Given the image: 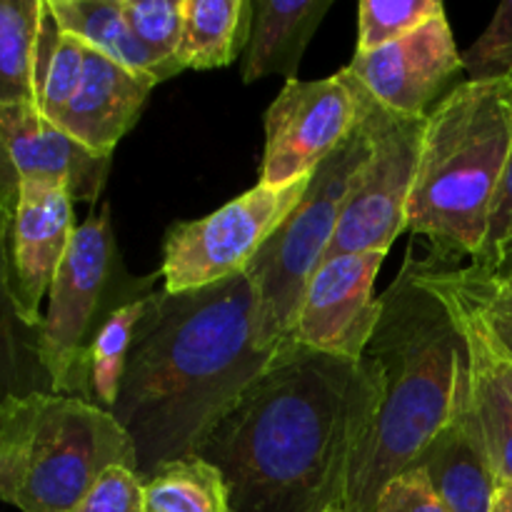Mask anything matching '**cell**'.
I'll return each instance as SVG.
<instances>
[{"label": "cell", "instance_id": "7c38bea8", "mask_svg": "<svg viewBox=\"0 0 512 512\" xmlns=\"http://www.w3.org/2000/svg\"><path fill=\"white\" fill-rule=\"evenodd\" d=\"M385 255L370 250L325 260L310 278L288 340L335 358L363 360L380 320L375 278Z\"/></svg>", "mask_w": 512, "mask_h": 512}, {"label": "cell", "instance_id": "3957f363", "mask_svg": "<svg viewBox=\"0 0 512 512\" xmlns=\"http://www.w3.org/2000/svg\"><path fill=\"white\" fill-rule=\"evenodd\" d=\"M378 298L380 320L365 355L383 375V400L355 455L343 512H373L385 485L413 468L453 415L470 363L463 325L440 295L420 283L413 248Z\"/></svg>", "mask_w": 512, "mask_h": 512}, {"label": "cell", "instance_id": "f546056e", "mask_svg": "<svg viewBox=\"0 0 512 512\" xmlns=\"http://www.w3.org/2000/svg\"><path fill=\"white\" fill-rule=\"evenodd\" d=\"M70 512H143V480L128 468H110Z\"/></svg>", "mask_w": 512, "mask_h": 512}, {"label": "cell", "instance_id": "52a82bcc", "mask_svg": "<svg viewBox=\"0 0 512 512\" xmlns=\"http://www.w3.org/2000/svg\"><path fill=\"white\" fill-rule=\"evenodd\" d=\"M368 155L370 138L358 123L343 145L313 170L298 208L245 270L255 293V338L268 353L290 338L310 278L323 265L345 200Z\"/></svg>", "mask_w": 512, "mask_h": 512}, {"label": "cell", "instance_id": "8992f818", "mask_svg": "<svg viewBox=\"0 0 512 512\" xmlns=\"http://www.w3.org/2000/svg\"><path fill=\"white\" fill-rule=\"evenodd\" d=\"M160 273L133 275L125 268L110 223V205L78 225L48 293L40 350L58 395L90 403L88 353L105 320L125 303L158 290Z\"/></svg>", "mask_w": 512, "mask_h": 512}, {"label": "cell", "instance_id": "603a6c76", "mask_svg": "<svg viewBox=\"0 0 512 512\" xmlns=\"http://www.w3.org/2000/svg\"><path fill=\"white\" fill-rule=\"evenodd\" d=\"M85 50H88V45L75 35L65 33L55 20L48 0H43L38 43H35L33 88L35 108L50 123L58 120V115L63 113V108L78 90L85 68Z\"/></svg>", "mask_w": 512, "mask_h": 512}, {"label": "cell", "instance_id": "44dd1931", "mask_svg": "<svg viewBox=\"0 0 512 512\" xmlns=\"http://www.w3.org/2000/svg\"><path fill=\"white\" fill-rule=\"evenodd\" d=\"M183 15V68H225L248 48L253 30L250 0H183Z\"/></svg>", "mask_w": 512, "mask_h": 512}, {"label": "cell", "instance_id": "d4e9b609", "mask_svg": "<svg viewBox=\"0 0 512 512\" xmlns=\"http://www.w3.org/2000/svg\"><path fill=\"white\" fill-rule=\"evenodd\" d=\"M43 0H0V108L35 105L33 68Z\"/></svg>", "mask_w": 512, "mask_h": 512}, {"label": "cell", "instance_id": "7a4b0ae2", "mask_svg": "<svg viewBox=\"0 0 512 512\" xmlns=\"http://www.w3.org/2000/svg\"><path fill=\"white\" fill-rule=\"evenodd\" d=\"M273 353L255 338L248 273L185 293L155 290L110 410L133 440L140 480L198 453Z\"/></svg>", "mask_w": 512, "mask_h": 512}, {"label": "cell", "instance_id": "5bb4252c", "mask_svg": "<svg viewBox=\"0 0 512 512\" xmlns=\"http://www.w3.org/2000/svg\"><path fill=\"white\" fill-rule=\"evenodd\" d=\"M75 228L73 198L65 185L23 183L8 225V265L15 303L33 328L43 325L40 305L68 255Z\"/></svg>", "mask_w": 512, "mask_h": 512}, {"label": "cell", "instance_id": "2e32d148", "mask_svg": "<svg viewBox=\"0 0 512 512\" xmlns=\"http://www.w3.org/2000/svg\"><path fill=\"white\" fill-rule=\"evenodd\" d=\"M155 83L98 50H85V68L78 90L55 125L88 150L113 155L115 145L138 123Z\"/></svg>", "mask_w": 512, "mask_h": 512}, {"label": "cell", "instance_id": "4fadbf2b", "mask_svg": "<svg viewBox=\"0 0 512 512\" xmlns=\"http://www.w3.org/2000/svg\"><path fill=\"white\" fill-rule=\"evenodd\" d=\"M350 73L385 108L425 118L445 95L458 88L463 53L445 13L435 15L405 38L370 53H355Z\"/></svg>", "mask_w": 512, "mask_h": 512}, {"label": "cell", "instance_id": "5b68a950", "mask_svg": "<svg viewBox=\"0 0 512 512\" xmlns=\"http://www.w3.org/2000/svg\"><path fill=\"white\" fill-rule=\"evenodd\" d=\"M110 468L138 475L133 440L108 410L55 393L0 405V503L70 512Z\"/></svg>", "mask_w": 512, "mask_h": 512}, {"label": "cell", "instance_id": "d6a6232c", "mask_svg": "<svg viewBox=\"0 0 512 512\" xmlns=\"http://www.w3.org/2000/svg\"><path fill=\"white\" fill-rule=\"evenodd\" d=\"M475 268L490 273L495 280H498V283H503L505 288H512V240L498 250V255H495L488 265H475Z\"/></svg>", "mask_w": 512, "mask_h": 512}, {"label": "cell", "instance_id": "8fae6325", "mask_svg": "<svg viewBox=\"0 0 512 512\" xmlns=\"http://www.w3.org/2000/svg\"><path fill=\"white\" fill-rule=\"evenodd\" d=\"M113 155L80 145L50 123L33 103L0 108V210L13 215L28 180L60 183L73 203H95L103 193Z\"/></svg>", "mask_w": 512, "mask_h": 512}, {"label": "cell", "instance_id": "f1b7e54d", "mask_svg": "<svg viewBox=\"0 0 512 512\" xmlns=\"http://www.w3.org/2000/svg\"><path fill=\"white\" fill-rule=\"evenodd\" d=\"M468 80H498L512 73V0L498 5L485 33L463 53Z\"/></svg>", "mask_w": 512, "mask_h": 512}, {"label": "cell", "instance_id": "7402d4cb", "mask_svg": "<svg viewBox=\"0 0 512 512\" xmlns=\"http://www.w3.org/2000/svg\"><path fill=\"white\" fill-rule=\"evenodd\" d=\"M458 318V315H455ZM465 338L470 350V395H473L475 420L488 450L490 465L498 483L512 485V395L500 375L498 358L483 338L465 320Z\"/></svg>", "mask_w": 512, "mask_h": 512}, {"label": "cell", "instance_id": "30bf717a", "mask_svg": "<svg viewBox=\"0 0 512 512\" xmlns=\"http://www.w3.org/2000/svg\"><path fill=\"white\" fill-rule=\"evenodd\" d=\"M358 125V105L338 75L288 80L265 113L260 183L288 185L313 175Z\"/></svg>", "mask_w": 512, "mask_h": 512}, {"label": "cell", "instance_id": "4dcf8cb0", "mask_svg": "<svg viewBox=\"0 0 512 512\" xmlns=\"http://www.w3.org/2000/svg\"><path fill=\"white\" fill-rule=\"evenodd\" d=\"M373 512H448L423 468H408L390 480Z\"/></svg>", "mask_w": 512, "mask_h": 512}, {"label": "cell", "instance_id": "ac0fdd59", "mask_svg": "<svg viewBox=\"0 0 512 512\" xmlns=\"http://www.w3.org/2000/svg\"><path fill=\"white\" fill-rule=\"evenodd\" d=\"M415 265L420 283L440 295L500 360L512 365V288L470 263L450 265L430 255Z\"/></svg>", "mask_w": 512, "mask_h": 512}, {"label": "cell", "instance_id": "1f68e13d", "mask_svg": "<svg viewBox=\"0 0 512 512\" xmlns=\"http://www.w3.org/2000/svg\"><path fill=\"white\" fill-rule=\"evenodd\" d=\"M510 85H512V73L508 75ZM512 240V148H510V158H508V168H505L503 183H500L498 198H495L493 205V215H490V228H488V238H485L483 253L473 260V265H488L490 260L498 255V250L503 248L505 243Z\"/></svg>", "mask_w": 512, "mask_h": 512}, {"label": "cell", "instance_id": "cb8c5ba5", "mask_svg": "<svg viewBox=\"0 0 512 512\" xmlns=\"http://www.w3.org/2000/svg\"><path fill=\"white\" fill-rule=\"evenodd\" d=\"M143 512H233L223 473L190 455L143 480Z\"/></svg>", "mask_w": 512, "mask_h": 512}, {"label": "cell", "instance_id": "9a60e30c", "mask_svg": "<svg viewBox=\"0 0 512 512\" xmlns=\"http://www.w3.org/2000/svg\"><path fill=\"white\" fill-rule=\"evenodd\" d=\"M448 512H490L498 478L490 465L470 395V363L445 428L415 458Z\"/></svg>", "mask_w": 512, "mask_h": 512}, {"label": "cell", "instance_id": "484cf974", "mask_svg": "<svg viewBox=\"0 0 512 512\" xmlns=\"http://www.w3.org/2000/svg\"><path fill=\"white\" fill-rule=\"evenodd\" d=\"M148 298H138L125 303L123 308L115 310L105 325L100 328L98 338L93 340L88 353V385H90V403L103 410H113L118 400L120 383H123L125 368H128V355L133 348L135 330L143 320Z\"/></svg>", "mask_w": 512, "mask_h": 512}, {"label": "cell", "instance_id": "ba28073f", "mask_svg": "<svg viewBox=\"0 0 512 512\" xmlns=\"http://www.w3.org/2000/svg\"><path fill=\"white\" fill-rule=\"evenodd\" d=\"M358 105V123L370 138V155L350 188L325 260L338 255L388 253L408 228V200L418 168L425 118L400 115L385 108L363 88L348 68L340 70Z\"/></svg>", "mask_w": 512, "mask_h": 512}, {"label": "cell", "instance_id": "83f0119b", "mask_svg": "<svg viewBox=\"0 0 512 512\" xmlns=\"http://www.w3.org/2000/svg\"><path fill=\"white\" fill-rule=\"evenodd\" d=\"M440 13H445L440 0H360L355 53L395 43Z\"/></svg>", "mask_w": 512, "mask_h": 512}, {"label": "cell", "instance_id": "4316f807", "mask_svg": "<svg viewBox=\"0 0 512 512\" xmlns=\"http://www.w3.org/2000/svg\"><path fill=\"white\" fill-rule=\"evenodd\" d=\"M120 10L138 43L168 70L170 78L183 73V0H120Z\"/></svg>", "mask_w": 512, "mask_h": 512}, {"label": "cell", "instance_id": "277c9868", "mask_svg": "<svg viewBox=\"0 0 512 512\" xmlns=\"http://www.w3.org/2000/svg\"><path fill=\"white\" fill-rule=\"evenodd\" d=\"M512 148L508 78L463 80L428 113L408 200V230L433 258L458 265L483 253Z\"/></svg>", "mask_w": 512, "mask_h": 512}, {"label": "cell", "instance_id": "e0dca14e", "mask_svg": "<svg viewBox=\"0 0 512 512\" xmlns=\"http://www.w3.org/2000/svg\"><path fill=\"white\" fill-rule=\"evenodd\" d=\"M330 8L333 0H255L253 30L240 65L243 83L268 75L298 80L305 48Z\"/></svg>", "mask_w": 512, "mask_h": 512}, {"label": "cell", "instance_id": "d590c367", "mask_svg": "<svg viewBox=\"0 0 512 512\" xmlns=\"http://www.w3.org/2000/svg\"><path fill=\"white\" fill-rule=\"evenodd\" d=\"M333 512H343V510H333Z\"/></svg>", "mask_w": 512, "mask_h": 512}, {"label": "cell", "instance_id": "e575fe53", "mask_svg": "<svg viewBox=\"0 0 512 512\" xmlns=\"http://www.w3.org/2000/svg\"><path fill=\"white\" fill-rule=\"evenodd\" d=\"M495 358H498V355H495ZM498 368H500V375H503L505 388H508V390H510V395H512V365H510V363H505V360H500V358H498Z\"/></svg>", "mask_w": 512, "mask_h": 512}, {"label": "cell", "instance_id": "d6986e66", "mask_svg": "<svg viewBox=\"0 0 512 512\" xmlns=\"http://www.w3.org/2000/svg\"><path fill=\"white\" fill-rule=\"evenodd\" d=\"M8 225L10 215L0 210V405L13 398L55 393L43 365L40 328L25 323L10 288Z\"/></svg>", "mask_w": 512, "mask_h": 512}, {"label": "cell", "instance_id": "836d02e7", "mask_svg": "<svg viewBox=\"0 0 512 512\" xmlns=\"http://www.w3.org/2000/svg\"><path fill=\"white\" fill-rule=\"evenodd\" d=\"M490 512H512V485L510 483H498L493 495V508Z\"/></svg>", "mask_w": 512, "mask_h": 512}, {"label": "cell", "instance_id": "ffe728a7", "mask_svg": "<svg viewBox=\"0 0 512 512\" xmlns=\"http://www.w3.org/2000/svg\"><path fill=\"white\" fill-rule=\"evenodd\" d=\"M55 20L65 33L83 40L88 48L115 60L155 85L170 80V73L138 43L125 23L120 0H48Z\"/></svg>", "mask_w": 512, "mask_h": 512}, {"label": "cell", "instance_id": "6da1fadb", "mask_svg": "<svg viewBox=\"0 0 512 512\" xmlns=\"http://www.w3.org/2000/svg\"><path fill=\"white\" fill-rule=\"evenodd\" d=\"M383 400L375 360H345L295 340L275 348L200 443L233 512L343 510L350 470Z\"/></svg>", "mask_w": 512, "mask_h": 512}, {"label": "cell", "instance_id": "9c48e42d", "mask_svg": "<svg viewBox=\"0 0 512 512\" xmlns=\"http://www.w3.org/2000/svg\"><path fill=\"white\" fill-rule=\"evenodd\" d=\"M308 183L310 175L288 185L258 183L205 218L175 223L163 243V288L185 293L245 273L298 208Z\"/></svg>", "mask_w": 512, "mask_h": 512}]
</instances>
